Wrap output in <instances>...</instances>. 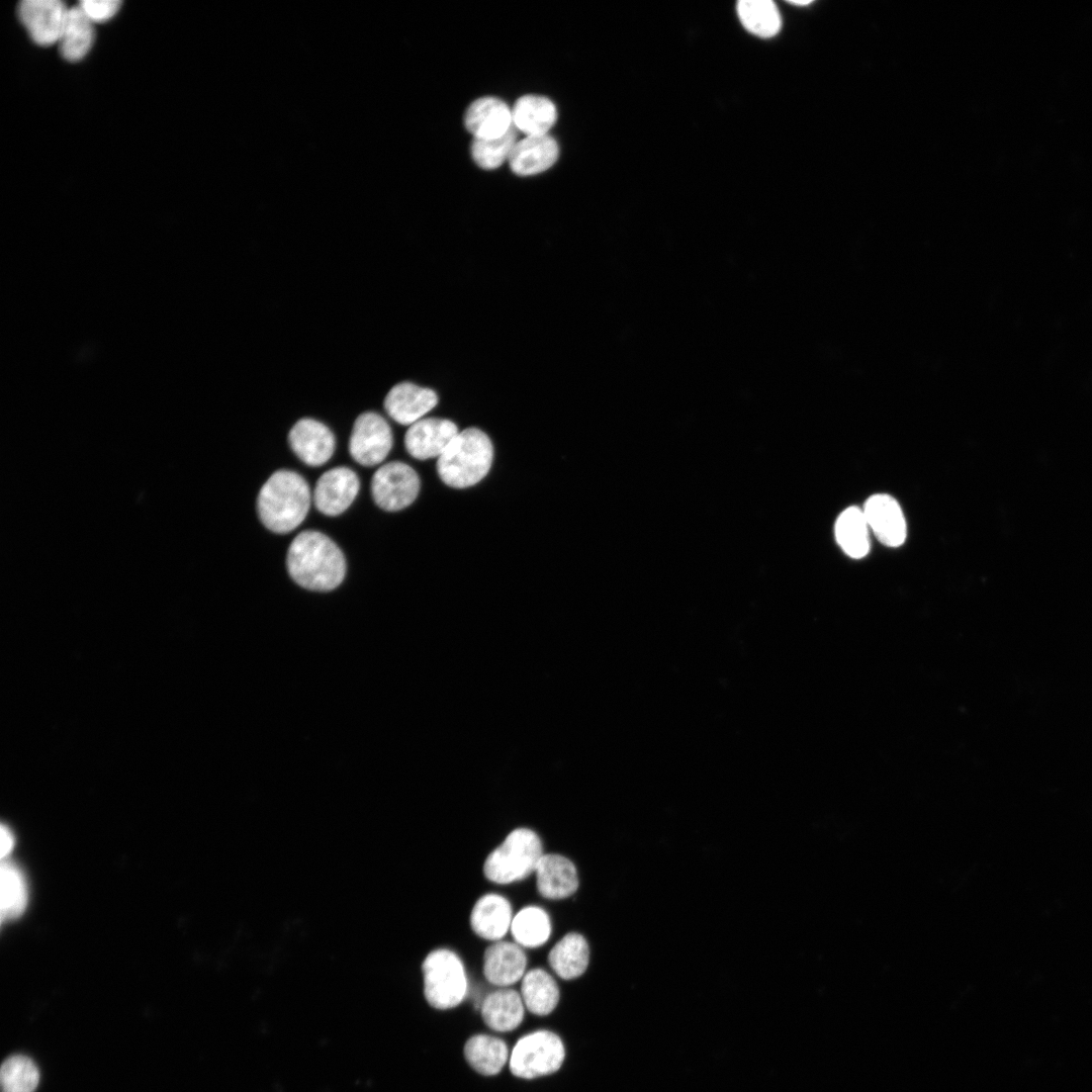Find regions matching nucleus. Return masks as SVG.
Returning <instances> with one entry per match:
<instances>
[{"label":"nucleus","instance_id":"obj_22","mask_svg":"<svg viewBox=\"0 0 1092 1092\" xmlns=\"http://www.w3.org/2000/svg\"><path fill=\"white\" fill-rule=\"evenodd\" d=\"M588 961V944L581 934L575 932L564 935L548 954L550 967L564 980H571L582 975Z\"/></svg>","mask_w":1092,"mask_h":1092},{"label":"nucleus","instance_id":"obj_23","mask_svg":"<svg viewBox=\"0 0 1092 1092\" xmlns=\"http://www.w3.org/2000/svg\"><path fill=\"white\" fill-rule=\"evenodd\" d=\"M94 23L79 6L69 9L68 17L58 41L60 54L69 62L83 59L94 41Z\"/></svg>","mask_w":1092,"mask_h":1092},{"label":"nucleus","instance_id":"obj_1","mask_svg":"<svg viewBox=\"0 0 1092 1092\" xmlns=\"http://www.w3.org/2000/svg\"><path fill=\"white\" fill-rule=\"evenodd\" d=\"M290 577L300 586L318 592L336 588L346 574L342 550L327 535L305 530L294 537L286 556Z\"/></svg>","mask_w":1092,"mask_h":1092},{"label":"nucleus","instance_id":"obj_14","mask_svg":"<svg viewBox=\"0 0 1092 1092\" xmlns=\"http://www.w3.org/2000/svg\"><path fill=\"white\" fill-rule=\"evenodd\" d=\"M869 528L888 547H898L906 539V523L899 504L888 494L872 495L862 509Z\"/></svg>","mask_w":1092,"mask_h":1092},{"label":"nucleus","instance_id":"obj_10","mask_svg":"<svg viewBox=\"0 0 1092 1092\" xmlns=\"http://www.w3.org/2000/svg\"><path fill=\"white\" fill-rule=\"evenodd\" d=\"M359 488V478L351 468L334 467L318 477L313 490V504L322 514L335 517L351 506Z\"/></svg>","mask_w":1092,"mask_h":1092},{"label":"nucleus","instance_id":"obj_16","mask_svg":"<svg viewBox=\"0 0 1092 1092\" xmlns=\"http://www.w3.org/2000/svg\"><path fill=\"white\" fill-rule=\"evenodd\" d=\"M527 958L518 943L497 941L483 956V975L499 987L515 984L525 975Z\"/></svg>","mask_w":1092,"mask_h":1092},{"label":"nucleus","instance_id":"obj_19","mask_svg":"<svg viewBox=\"0 0 1092 1092\" xmlns=\"http://www.w3.org/2000/svg\"><path fill=\"white\" fill-rule=\"evenodd\" d=\"M512 907L503 896L487 894L479 898L470 914V925L480 937L498 940L505 936L512 924Z\"/></svg>","mask_w":1092,"mask_h":1092},{"label":"nucleus","instance_id":"obj_32","mask_svg":"<svg viewBox=\"0 0 1092 1092\" xmlns=\"http://www.w3.org/2000/svg\"><path fill=\"white\" fill-rule=\"evenodd\" d=\"M120 5L121 2L118 0H83L78 6L93 23H96L112 18Z\"/></svg>","mask_w":1092,"mask_h":1092},{"label":"nucleus","instance_id":"obj_21","mask_svg":"<svg viewBox=\"0 0 1092 1092\" xmlns=\"http://www.w3.org/2000/svg\"><path fill=\"white\" fill-rule=\"evenodd\" d=\"M513 124L527 135L546 134L556 121V108L544 96L520 97L512 110Z\"/></svg>","mask_w":1092,"mask_h":1092},{"label":"nucleus","instance_id":"obj_12","mask_svg":"<svg viewBox=\"0 0 1092 1092\" xmlns=\"http://www.w3.org/2000/svg\"><path fill=\"white\" fill-rule=\"evenodd\" d=\"M294 454L308 466H321L333 456L336 440L333 432L323 423L304 418L297 421L288 434Z\"/></svg>","mask_w":1092,"mask_h":1092},{"label":"nucleus","instance_id":"obj_13","mask_svg":"<svg viewBox=\"0 0 1092 1092\" xmlns=\"http://www.w3.org/2000/svg\"><path fill=\"white\" fill-rule=\"evenodd\" d=\"M438 403L437 393L412 382L394 385L384 398L387 415L400 425H413L424 419Z\"/></svg>","mask_w":1092,"mask_h":1092},{"label":"nucleus","instance_id":"obj_26","mask_svg":"<svg viewBox=\"0 0 1092 1092\" xmlns=\"http://www.w3.org/2000/svg\"><path fill=\"white\" fill-rule=\"evenodd\" d=\"M869 529L862 510L849 507L836 520L837 543L848 556L861 558L870 551Z\"/></svg>","mask_w":1092,"mask_h":1092},{"label":"nucleus","instance_id":"obj_18","mask_svg":"<svg viewBox=\"0 0 1092 1092\" xmlns=\"http://www.w3.org/2000/svg\"><path fill=\"white\" fill-rule=\"evenodd\" d=\"M537 889L547 899L571 896L578 887L574 864L560 854H543L536 870Z\"/></svg>","mask_w":1092,"mask_h":1092},{"label":"nucleus","instance_id":"obj_24","mask_svg":"<svg viewBox=\"0 0 1092 1092\" xmlns=\"http://www.w3.org/2000/svg\"><path fill=\"white\" fill-rule=\"evenodd\" d=\"M467 1063L479 1074L493 1076L505 1066L509 1051L500 1038L477 1034L470 1037L464 1045Z\"/></svg>","mask_w":1092,"mask_h":1092},{"label":"nucleus","instance_id":"obj_34","mask_svg":"<svg viewBox=\"0 0 1092 1092\" xmlns=\"http://www.w3.org/2000/svg\"><path fill=\"white\" fill-rule=\"evenodd\" d=\"M788 3H790L792 5H797V6H805V5H809L810 3H812V1H807V0L806 1H796V0H792V1H788Z\"/></svg>","mask_w":1092,"mask_h":1092},{"label":"nucleus","instance_id":"obj_17","mask_svg":"<svg viewBox=\"0 0 1092 1092\" xmlns=\"http://www.w3.org/2000/svg\"><path fill=\"white\" fill-rule=\"evenodd\" d=\"M557 157L558 145L546 133L527 135L517 142L509 162L514 173L527 176L547 170L555 163Z\"/></svg>","mask_w":1092,"mask_h":1092},{"label":"nucleus","instance_id":"obj_25","mask_svg":"<svg viewBox=\"0 0 1092 1092\" xmlns=\"http://www.w3.org/2000/svg\"><path fill=\"white\" fill-rule=\"evenodd\" d=\"M521 996L527 1009L536 1015H547L559 1001L555 980L542 969L527 972L521 985Z\"/></svg>","mask_w":1092,"mask_h":1092},{"label":"nucleus","instance_id":"obj_31","mask_svg":"<svg viewBox=\"0 0 1092 1092\" xmlns=\"http://www.w3.org/2000/svg\"><path fill=\"white\" fill-rule=\"evenodd\" d=\"M2 1092H33L39 1081L34 1063L24 1056L8 1058L1 1067Z\"/></svg>","mask_w":1092,"mask_h":1092},{"label":"nucleus","instance_id":"obj_28","mask_svg":"<svg viewBox=\"0 0 1092 1092\" xmlns=\"http://www.w3.org/2000/svg\"><path fill=\"white\" fill-rule=\"evenodd\" d=\"M510 929L518 944L537 947L548 940L551 933V922L548 914L542 908L529 906L515 915Z\"/></svg>","mask_w":1092,"mask_h":1092},{"label":"nucleus","instance_id":"obj_6","mask_svg":"<svg viewBox=\"0 0 1092 1092\" xmlns=\"http://www.w3.org/2000/svg\"><path fill=\"white\" fill-rule=\"evenodd\" d=\"M564 1057L560 1037L549 1030H538L517 1041L511 1053L510 1069L517 1077L533 1079L556 1072Z\"/></svg>","mask_w":1092,"mask_h":1092},{"label":"nucleus","instance_id":"obj_33","mask_svg":"<svg viewBox=\"0 0 1092 1092\" xmlns=\"http://www.w3.org/2000/svg\"><path fill=\"white\" fill-rule=\"evenodd\" d=\"M1 857L4 858L13 848L14 838L12 832L5 825L1 826Z\"/></svg>","mask_w":1092,"mask_h":1092},{"label":"nucleus","instance_id":"obj_29","mask_svg":"<svg viewBox=\"0 0 1092 1092\" xmlns=\"http://www.w3.org/2000/svg\"><path fill=\"white\" fill-rule=\"evenodd\" d=\"M1 886V918L10 919L19 916L26 905V887L23 876L19 869L4 861L0 874Z\"/></svg>","mask_w":1092,"mask_h":1092},{"label":"nucleus","instance_id":"obj_15","mask_svg":"<svg viewBox=\"0 0 1092 1092\" xmlns=\"http://www.w3.org/2000/svg\"><path fill=\"white\" fill-rule=\"evenodd\" d=\"M464 123L474 139L499 138L513 125L512 111L498 98L481 97L467 108Z\"/></svg>","mask_w":1092,"mask_h":1092},{"label":"nucleus","instance_id":"obj_30","mask_svg":"<svg viewBox=\"0 0 1092 1092\" xmlns=\"http://www.w3.org/2000/svg\"><path fill=\"white\" fill-rule=\"evenodd\" d=\"M517 143V128L513 124L502 136L495 139H474L471 154L474 162L482 169L499 167L510 155Z\"/></svg>","mask_w":1092,"mask_h":1092},{"label":"nucleus","instance_id":"obj_11","mask_svg":"<svg viewBox=\"0 0 1092 1092\" xmlns=\"http://www.w3.org/2000/svg\"><path fill=\"white\" fill-rule=\"evenodd\" d=\"M458 433L457 426L450 420L424 418L405 432L404 447L418 460L439 458Z\"/></svg>","mask_w":1092,"mask_h":1092},{"label":"nucleus","instance_id":"obj_4","mask_svg":"<svg viewBox=\"0 0 1092 1092\" xmlns=\"http://www.w3.org/2000/svg\"><path fill=\"white\" fill-rule=\"evenodd\" d=\"M543 856L539 836L528 828H518L492 850L483 866L484 876L497 884L521 881L535 872Z\"/></svg>","mask_w":1092,"mask_h":1092},{"label":"nucleus","instance_id":"obj_3","mask_svg":"<svg viewBox=\"0 0 1092 1092\" xmlns=\"http://www.w3.org/2000/svg\"><path fill=\"white\" fill-rule=\"evenodd\" d=\"M493 459V446L488 436L477 428L459 432L437 459L441 480L454 488L478 483L488 473Z\"/></svg>","mask_w":1092,"mask_h":1092},{"label":"nucleus","instance_id":"obj_9","mask_svg":"<svg viewBox=\"0 0 1092 1092\" xmlns=\"http://www.w3.org/2000/svg\"><path fill=\"white\" fill-rule=\"evenodd\" d=\"M69 9L60 0H23L18 4L17 14L31 39L47 47L58 43Z\"/></svg>","mask_w":1092,"mask_h":1092},{"label":"nucleus","instance_id":"obj_5","mask_svg":"<svg viewBox=\"0 0 1092 1092\" xmlns=\"http://www.w3.org/2000/svg\"><path fill=\"white\" fill-rule=\"evenodd\" d=\"M424 993L428 1003L437 1009H450L460 1004L467 994V978L459 957L446 948L430 952L422 966Z\"/></svg>","mask_w":1092,"mask_h":1092},{"label":"nucleus","instance_id":"obj_27","mask_svg":"<svg viewBox=\"0 0 1092 1092\" xmlns=\"http://www.w3.org/2000/svg\"><path fill=\"white\" fill-rule=\"evenodd\" d=\"M737 13L742 25L756 36L772 37L781 29V15L771 0H741L737 3Z\"/></svg>","mask_w":1092,"mask_h":1092},{"label":"nucleus","instance_id":"obj_20","mask_svg":"<svg viewBox=\"0 0 1092 1092\" xmlns=\"http://www.w3.org/2000/svg\"><path fill=\"white\" fill-rule=\"evenodd\" d=\"M481 1015L484 1023L493 1030H513L524 1017L522 996L512 989L491 992L481 1004Z\"/></svg>","mask_w":1092,"mask_h":1092},{"label":"nucleus","instance_id":"obj_2","mask_svg":"<svg viewBox=\"0 0 1092 1092\" xmlns=\"http://www.w3.org/2000/svg\"><path fill=\"white\" fill-rule=\"evenodd\" d=\"M311 493L306 480L297 472L280 469L262 485L257 511L262 524L271 532L286 534L296 529L309 511Z\"/></svg>","mask_w":1092,"mask_h":1092},{"label":"nucleus","instance_id":"obj_7","mask_svg":"<svg viewBox=\"0 0 1092 1092\" xmlns=\"http://www.w3.org/2000/svg\"><path fill=\"white\" fill-rule=\"evenodd\" d=\"M370 489L373 500L380 509L396 512L415 502L420 491V478L406 463L391 461L374 472Z\"/></svg>","mask_w":1092,"mask_h":1092},{"label":"nucleus","instance_id":"obj_8","mask_svg":"<svg viewBox=\"0 0 1092 1092\" xmlns=\"http://www.w3.org/2000/svg\"><path fill=\"white\" fill-rule=\"evenodd\" d=\"M392 443V432L386 420L377 413L366 412L354 422L349 452L357 463L370 467L387 457Z\"/></svg>","mask_w":1092,"mask_h":1092}]
</instances>
